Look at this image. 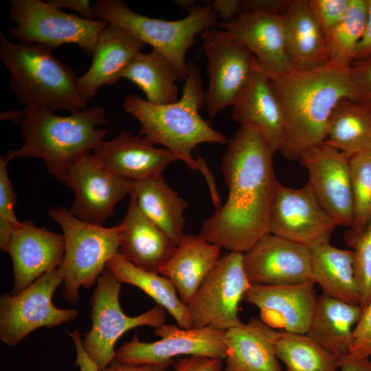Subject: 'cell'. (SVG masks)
I'll return each mask as SVG.
<instances>
[{
    "label": "cell",
    "mask_w": 371,
    "mask_h": 371,
    "mask_svg": "<svg viewBox=\"0 0 371 371\" xmlns=\"http://www.w3.org/2000/svg\"><path fill=\"white\" fill-rule=\"evenodd\" d=\"M243 265L251 284L313 282L310 248L271 233L243 253Z\"/></svg>",
    "instance_id": "cell-17"
},
{
    "label": "cell",
    "mask_w": 371,
    "mask_h": 371,
    "mask_svg": "<svg viewBox=\"0 0 371 371\" xmlns=\"http://www.w3.org/2000/svg\"><path fill=\"white\" fill-rule=\"evenodd\" d=\"M350 76L355 101L371 110V56L354 60Z\"/></svg>",
    "instance_id": "cell-40"
},
{
    "label": "cell",
    "mask_w": 371,
    "mask_h": 371,
    "mask_svg": "<svg viewBox=\"0 0 371 371\" xmlns=\"http://www.w3.org/2000/svg\"><path fill=\"white\" fill-rule=\"evenodd\" d=\"M23 110H12L1 113V120H9L14 122H21Z\"/></svg>",
    "instance_id": "cell-49"
},
{
    "label": "cell",
    "mask_w": 371,
    "mask_h": 371,
    "mask_svg": "<svg viewBox=\"0 0 371 371\" xmlns=\"http://www.w3.org/2000/svg\"><path fill=\"white\" fill-rule=\"evenodd\" d=\"M226 144L221 167L227 199L205 220L199 235L221 248L245 253L269 233L278 182L273 165L275 153L249 126L240 125Z\"/></svg>",
    "instance_id": "cell-1"
},
{
    "label": "cell",
    "mask_w": 371,
    "mask_h": 371,
    "mask_svg": "<svg viewBox=\"0 0 371 371\" xmlns=\"http://www.w3.org/2000/svg\"><path fill=\"white\" fill-rule=\"evenodd\" d=\"M339 371H371V360L348 353L340 359Z\"/></svg>",
    "instance_id": "cell-47"
},
{
    "label": "cell",
    "mask_w": 371,
    "mask_h": 371,
    "mask_svg": "<svg viewBox=\"0 0 371 371\" xmlns=\"http://www.w3.org/2000/svg\"><path fill=\"white\" fill-rule=\"evenodd\" d=\"M310 250L313 280L320 286L322 293L360 305L352 250L339 249L330 243L313 247Z\"/></svg>",
    "instance_id": "cell-30"
},
{
    "label": "cell",
    "mask_w": 371,
    "mask_h": 371,
    "mask_svg": "<svg viewBox=\"0 0 371 371\" xmlns=\"http://www.w3.org/2000/svg\"><path fill=\"white\" fill-rule=\"evenodd\" d=\"M367 0H350L345 15L326 37L328 63L350 68L364 34Z\"/></svg>",
    "instance_id": "cell-35"
},
{
    "label": "cell",
    "mask_w": 371,
    "mask_h": 371,
    "mask_svg": "<svg viewBox=\"0 0 371 371\" xmlns=\"http://www.w3.org/2000/svg\"><path fill=\"white\" fill-rule=\"evenodd\" d=\"M145 137L122 131L109 141H101L93 149V157L120 177L139 181L163 174L178 157L166 148L155 147Z\"/></svg>",
    "instance_id": "cell-20"
},
{
    "label": "cell",
    "mask_w": 371,
    "mask_h": 371,
    "mask_svg": "<svg viewBox=\"0 0 371 371\" xmlns=\"http://www.w3.org/2000/svg\"><path fill=\"white\" fill-rule=\"evenodd\" d=\"M10 18L14 25L10 35L21 43L49 49L76 44L88 54H93L99 37L108 25L100 20H89L60 10L48 1L10 0Z\"/></svg>",
    "instance_id": "cell-9"
},
{
    "label": "cell",
    "mask_w": 371,
    "mask_h": 371,
    "mask_svg": "<svg viewBox=\"0 0 371 371\" xmlns=\"http://www.w3.org/2000/svg\"><path fill=\"white\" fill-rule=\"evenodd\" d=\"M281 16L291 67L308 69L327 63L326 38L308 0H291Z\"/></svg>",
    "instance_id": "cell-27"
},
{
    "label": "cell",
    "mask_w": 371,
    "mask_h": 371,
    "mask_svg": "<svg viewBox=\"0 0 371 371\" xmlns=\"http://www.w3.org/2000/svg\"><path fill=\"white\" fill-rule=\"evenodd\" d=\"M355 221L350 230H363L371 218V149L350 158Z\"/></svg>",
    "instance_id": "cell-36"
},
{
    "label": "cell",
    "mask_w": 371,
    "mask_h": 371,
    "mask_svg": "<svg viewBox=\"0 0 371 371\" xmlns=\"http://www.w3.org/2000/svg\"><path fill=\"white\" fill-rule=\"evenodd\" d=\"M56 269L45 273L23 291L0 296V340L10 346L21 343L32 331L58 326L76 319V308H59L53 304L62 284Z\"/></svg>",
    "instance_id": "cell-11"
},
{
    "label": "cell",
    "mask_w": 371,
    "mask_h": 371,
    "mask_svg": "<svg viewBox=\"0 0 371 371\" xmlns=\"http://www.w3.org/2000/svg\"><path fill=\"white\" fill-rule=\"evenodd\" d=\"M225 30L243 44L268 75L290 69L281 14L243 12L229 22H221Z\"/></svg>",
    "instance_id": "cell-21"
},
{
    "label": "cell",
    "mask_w": 371,
    "mask_h": 371,
    "mask_svg": "<svg viewBox=\"0 0 371 371\" xmlns=\"http://www.w3.org/2000/svg\"><path fill=\"white\" fill-rule=\"evenodd\" d=\"M367 21L364 34L357 48L355 60L371 56V0H367Z\"/></svg>",
    "instance_id": "cell-46"
},
{
    "label": "cell",
    "mask_w": 371,
    "mask_h": 371,
    "mask_svg": "<svg viewBox=\"0 0 371 371\" xmlns=\"http://www.w3.org/2000/svg\"><path fill=\"white\" fill-rule=\"evenodd\" d=\"M55 7L63 10L67 8L80 14V16L89 19H98L93 5L88 0H50L48 1Z\"/></svg>",
    "instance_id": "cell-44"
},
{
    "label": "cell",
    "mask_w": 371,
    "mask_h": 371,
    "mask_svg": "<svg viewBox=\"0 0 371 371\" xmlns=\"http://www.w3.org/2000/svg\"><path fill=\"white\" fill-rule=\"evenodd\" d=\"M278 335L279 331L254 317L227 330L224 371H283L275 351Z\"/></svg>",
    "instance_id": "cell-25"
},
{
    "label": "cell",
    "mask_w": 371,
    "mask_h": 371,
    "mask_svg": "<svg viewBox=\"0 0 371 371\" xmlns=\"http://www.w3.org/2000/svg\"><path fill=\"white\" fill-rule=\"evenodd\" d=\"M222 359L205 356H185L175 363L172 371H222Z\"/></svg>",
    "instance_id": "cell-42"
},
{
    "label": "cell",
    "mask_w": 371,
    "mask_h": 371,
    "mask_svg": "<svg viewBox=\"0 0 371 371\" xmlns=\"http://www.w3.org/2000/svg\"><path fill=\"white\" fill-rule=\"evenodd\" d=\"M202 51L207 59L209 87L205 107L210 119L232 106L247 86L255 58L229 33L212 27L202 33Z\"/></svg>",
    "instance_id": "cell-12"
},
{
    "label": "cell",
    "mask_w": 371,
    "mask_h": 371,
    "mask_svg": "<svg viewBox=\"0 0 371 371\" xmlns=\"http://www.w3.org/2000/svg\"><path fill=\"white\" fill-rule=\"evenodd\" d=\"M0 59L10 87L25 107L73 113L87 107L73 69L41 45L14 43L0 33Z\"/></svg>",
    "instance_id": "cell-5"
},
{
    "label": "cell",
    "mask_w": 371,
    "mask_h": 371,
    "mask_svg": "<svg viewBox=\"0 0 371 371\" xmlns=\"http://www.w3.org/2000/svg\"><path fill=\"white\" fill-rule=\"evenodd\" d=\"M290 0H243V12L282 14Z\"/></svg>",
    "instance_id": "cell-43"
},
{
    "label": "cell",
    "mask_w": 371,
    "mask_h": 371,
    "mask_svg": "<svg viewBox=\"0 0 371 371\" xmlns=\"http://www.w3.org/2000/svg\"><path fill=\"white\" fill-rule=\"evenodd\" d=\"M325 142L351 157L371 149V110L349 100H341L330 116Z\"/></svg>",
    "instance_id": "cell-33"
},
{
    "label": "cell",
    "mask_w": 371,
    "mask_h": 371,
    "mask_svg": "<svg viewBox=\"0 0 371 371\" xmlns=\"http://www.w3.org/2000/svg\"><path fill=\"white\" fill-rule=\"evenodd\" d=\"M175 2L179 7H181L183 9L187 10L189 12L196 6L194 1L178 0V1H175Z\"/></svg>",
    "instance_id": "cell-50"
},
{
    "label": "cell",
    "mask_w": 371,
    "mask_h": 371,
    "mask_svg": "<svg viewBox=\"0 0 371 371\" xmlns=\"http://www.w3.org/2000/svg\"><path fill=\"white\" fill-rule=\"evenodd\" d=\"M251 286L243 265V253L222 256L186 305L190 328L226 331L241 324L238 305Z\"/></svg>",
    "instance_id": "cell-10"
},
{
    "label": "cell",
    "mask_w": 371,
    "mask_h": 371,
    "mask_svg": "<svg viewBox=\"0 0 371 371\" xmlns=\"http://www.w3.org/2000/svg\"><path fill=\"white\" fill-rule=\"evenodd\" d=\"M168 368L150 365L126 363L115 358L109 366L100 371H170Z\"/></svg>",
    "instance_id": "cell-48"
},
{
    "label": "cell",
    "mask_w": 371,
    "mask_h": 371,
    "mask_svg": "<svg viewBox=\"0 0 371 371\" xmlns=\"http://www.w3.org/2000/svg\"><path fill=\"white\" fill-rule=\"evenodd\" d=\"M337 226L308 183L293 188L278 182L269 233L311 248L330 243Z\"/></svg>",
    "instance_id": "cell-14"
},
{
    "label": "cell",
    "mask_w": 371,
    "mask_h": 371,
    "mask_svg": "<svg viewBox=\"0 0 371 371\" xmlns=\"http://www.w3.org/2000/svg\"><path fill=\"white\" fill-rule=\"evenodd\" d=\"M93 8L98 19L123 27L164 54L175 66L181 81L188 69L186 54L195 37L214 27L218 19L211 3L198 5L187 16L175 21L142 15L120 0H98Z\"/></svg>",
    "instance_id": "cell-7"
},
{
    "label": "cell",
    "mask_w": 371,
    "mask_h": 371,
    "mask_svg": "<svg viewBox=\"0 0 371 371\" xmlns=\"http://www.w3.org/2000/svg\"><path fill=\"white\" fill-rule=\"evenodd\" d=\"M106 122L101 106L85 107L68 116L42 107H25L20 122L23 144L9 151L6 157L10 160L42 159L50 174L63 182L69 167L102 141L108 130L96 126Z\"/></svg>",
    "instance_id": "cell-4"
},
{
    "label": "cell",
    "mask_w": 371,
    "mask_h": 371,
    "mask_svg": "<svg viewBox=\"0 0 371 371\" xmlns=\"http://www.w3.org/2000/svg\"><path fill=\"white\" fill-rule=\"evenodd\" d=\"M221 247L199 234H184L159 273L172 282L181 300L187 305L221 258Z\"/></svg>",
    "instance_id": "cell-26"
},
{
    "label": "cell",
    "mask_w": 371,
    "mask_h": 371,
    "mask_svg": "<svg viewBox=\"0 0 371 371\" xmlns=\"http://www.w3.org/2000/svg\"><path fill=\"white\" fill-rule=\"evenodd\" d=\"M362 313L360 305L322 293L317 295L306 335L341 359L349 353L354 329Z\"/></svg>",
    "instance_id": "cell-28"
},
{
    "label": "cell",
    "mask_w": 371,
    "mask_h": 371,
    "mask_svg": "<svg viewBox=\"0 0 371 371\" xmlns=\"http://www.w3.org/2000/svg\"><path fill=\"white\" fill-rule=\"evenodd\" d=\"M106 267L121 283L135 286L152 297L170 314L179 327L191 328L187 306L181 300L169 278L135 266L119 253L109 260Z\"/></svg>",
    "instance_id": "cell-32"
},
{
    "label": "cell",
    "mask_w": 371,
    "mask_h": 371,
    "mask_svg": "<svg viewBox=\"0 0 371 371\" xmlns=\"http://www.w3.org/2000/svg\"><path fill=\"white\" fill-rule=\"evenodd\" d=\"M350 0H308L311 10L325 38L342 19Z\"/></svg>",
    "instance_id": "cell-39"
},
{
    "label": "cell",
    "mask_w": 371,
    "mask_h": 371,
    "mask_svg": "<svg viewBox=\"0 0 371 371\" xmlns=\"http://www.w3.org/2000/svg\"><path fill=\"white\" fill-rule=\"evenodd\" d=\"M6 157L0 158V248L7 252L10 238L21 224L14 213L16 194L8 173Z\"/></svg>",
    "instance_id": "cell-38"
},
{
    "label": "cell",
    "mask_w": 371,
    "mask_h": 371,
    "mask_svg": "<svg viewBox=\"0 0 371 371\" xmlns=\"http://www.w3.org/2000/svg\"><path fill=\"white\" fill-rule=\"evenodd\" d=\"M308 174V183L337 226L351 228L355 221L350 157L326 142L298 158Z\"/></svg>",
    "instance_id": "cell-16"
},
{
    "label": "cell",
    "mask_w": 371,
    "mask_h": 371,
    "mask_svg": "<svg viewBox=\"0 0 371 371\" xmlns=\"http://www.w3.org/2000/svg\"><path fill=\"white\" fill-rule=\"evenodd\" d=\"M133 196L142 212L177 245L184 236L188 203L164 181L162 175L133 181Z\"/></svg>",
    "instance_id": "cell-29"
},
{
    "label": "cell",
    "mask_w": 371,
    "mask_h": 371,
    "mask_svg": "<svg viewBox=\"0 0 371 371\" xmlns=\"http://www.w3.org/2000/svg\"><path fill=\"white\" fill-rule=\"evenodd\" d=\"M232 118L258 131L274 153L283 148L286 141L283 111L269 76L256 59L247 86L232 105Z\"/></svg>",
    "instance_id": "cell-22"
},
{
    "label": "cell",
    "mask_w": 371,
    "mask_h": 371,
    "mask_svg": "<svg viewBox=\"0 0 371 371\" xmlns=\"http://www.w3.org/2000/svg\"><path fill=\"white\" fill-rule=\"evenodd\" d=\"M63 234L25 221L14 230L7 252L10 254L14 274L10 293L23 291L45 273L57 269L65 255Z\"/></svg>",
    "instance_id": "cell-18"
},
{
    "label": "cell",
    "mask_w": 371,
    "mask_h": 371,
    "mask_svg": "<svg viewBox=\"0 0 371 371\" xmlns=\"http://www.w3.org/2000/svg\"><path fill=\"white\" fill-rule=\"evenodd\" d=\"M211 4L222 22L231 21L243 12L242 2L239 0H216Z\"/></svg>",
    "instance_id": "cell-45"
},
{
    "label": "cell",
    "mask_w": 371,
    "mask_h": 371,
    "mask_svg": "<svg viewBox=\"0 0 371 371\" xmlns=\"http://www.w3.org/2000/svg\"><path fill=\"white\" fill-rule=\"evenodd\" d=\"M275 351L285 371H339L340 359L306 334L279 331Z\"/></svg>",
    "instance_id": "cell-34"
},
{
    "label": "cell",
    "mask_w": 371,
    "mask_h": 371,
    "mask_svg": "<svg viewBox=\"0 0 371 371\" xmlns=\"http://www.w3.org/2000/svg\"><path fill=\"white\" fill-rule=\"evenodd\" d=\"M122 78L138 87L150 103L167 104L180 98L176 84L180 78L176 68L155 49L139 54L122 73Z\"/></svg>",
    "instance_id": "cell-31"
},
{
    "label": "cell",
    "mask_w": 371,
    "mask_h": 371,
    "mask_svg": "<svg viewBox=\"0 0 371 371\" xmlns=\"http://www.w3.org/2000/svg\"><path fill=\"white\" fill-rule=\"evenodd\" d=\"M63 183L74 195L69 210L71 214L80 221L103 225L114 214L115 205L130 195L133 181L112 173L88 152L69 167Z\"/></svg>",
    "instance_id": "cell-15"
},
{
    "label": "cell",
    "mask_w": 371,
    "mask_h": 371,
    "mask_svg": "<svg viewBox=\"0 0 371 371\" xmlns=\"http://www.w3.org/2000/svg\"><path fill=\"white\" fill-rule=\"evenodd\" d=\"M349 354L365 358L371 356V301L363 309L354 332Z\"/></svg>",
    "instance_id": "cell-41"
},
{
    "label": "cell",
    "mask_w": 371,
    "mask_h": 371,
    "mask_svg": "<svg viewBox=\"0 0 371 371\" xmlns=\"http://www.w3.org/2000/svg\"><path fill=\"white\" fill-rule=\"evenodd\" d=\"M121 282L107 267L99 277L90 298L91 328L79 339L78 330L69 333L77 350L76 365L86 371H100L116 358L115 345L126 331L166 324V311L157 304L136 316H128L120 303Z\"/></svg>",
    "instance_id": "cell-6"
},
{
    "label": "cell",
    "mask_w": 371,
    "mask_h": 371,
    "mask_svg": "<svg viewBox=\"0 0 371 371\" xmlns=\"http://www.w3.org/2000/svg\"><path fill=\"white\" fill-rule=\"evenodd\" d=\"M225 332L209 326L183 328L164 324L154 330L159 340L145 342L135 335L116 350V358L126 363L166 368L179 356L225 359Z\"/></svg>",
    "instance_id": "cell-13"
},
{
    "label": "cell",
    "mask_w": 371,
    "mask_h": 371,
    "mask_svg": "<svg viewBox=\"0 0 371 371\" xmlns=\"http://www.w3.org/2000/svg\"><path fill=\"white\" fill-rule=\"evenodd\" d=\"M144 44L123 27L108 24L102 32L88 70L78 77L79 91L87 102L104 85H113Z\"/></svg>",
    "instance_id": "cell-23"
},
{
    "label": "cell",
    "mask_w": 371,
    "mask_h": 371,
    "mask_svg": "<svg viewBox=\"0 0 371 371\" xmlns=\"http://www.w3.org/2000/svg\"><path fill=\"white\" fill-rule=\"evenodd\" d=\"M118 253L135 266L158 273L174 254L177 245L140 210L135 199L122 221Z\"/></svg>",
    "instance_id": "cell-24"
},
{
    "label": "cell",
    "mask_w": 371,
    "mask_h": 371,
    "mask_svg": "<svg viewBox=\"0 0 371 371\" xmlns=\"http://www.w3.org/2000/svg\"><path fill=\"white\" fill-rule=\"evenodd\" d=\"M47 214L60 225L65 238L63 260L56 269L63 281L62 294L76 304L80 288L96 284L109 260L118 253L120 229L117 225L105 227L80 221L63 207H53Z\"/></svg>",
    "instance_id": "cell-8"
},
{
    "label": "cell",
    "mask_w": 371,
    "mask_h": 371,
    "mask_svg": "<svg viewBox=\"0 0 371 371\" xmlns=\"http://www.w3.org/2000/svg\"><path fill=\"white\" fill-rule=\"evenodd\" d=\"M269 76L285 120L286 141L280 153L289 159H298L324 142L336 106L345 99L355 101L350 68L327 63Z\"/></svg>",
    "instance_id": "cell-2"
},
{
    "label": "cell",
    "mask_w": 371,
    "mask_h": 371,
    "mask_svg": "<svg viewBox=\"0 0 371 371\" xmlns=\"http://www.w3.org/2000/svg\"><path fill=\"white\" fill-rule=\"evenodd\" d=\"M315 283L268 286L251 284L243 300L260 310V319L280 331L306 334L317 295Z\"/></svg>",
    "instance_id": "cell-19"
},
{
    "label": "cell",
    "mask_w": 371,
    "mask_h": 371,
    "mask_svg": "<svg viewBox=\"0 0 371 371\" xmlns=\"http://www.w3.org/2000/svg\"><path fill=\"white\" fill-rule=\"evenodd\" d=\"M346 243L354 254L355 277L363 309L371 301V218L360 232L349 229L345 234Z\"/></svg>",
    "instance_id": "cell-37"
},
{
    "label": "cell",
    "mask_w": 371,
    "mask_h": 371,
    "mask_svg": "<svg viewBox=\"0 0 371 371\" xmlns=\"http://www.w3.org/2000/svg\"><path fill=\"white\" fill-rule=\"evenodd\" d=\"M188 65L182 94L177 102L155 104L130 93L124 99L123 106L139 121V133L144 137L155 144L165 146L190 169L205 172L203 160L193 158V149L203 143L226 144L228 139L200 115L199 110L205 104L206 93L199 67L192 63Z\"/></svg>",
    "instance_id": "cell-3"
}]
</instances>
